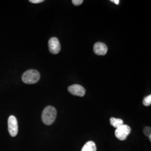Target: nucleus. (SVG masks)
Here are the masks:
<instances>
[{
  "instance_id": "nucleus-1",
  "label": "nucleus",
  "mask_w": 151,
  "mask_h": 151,
  "mask_svg": "<svg viewBox=\"0 0 151 151\" xmlns=\"http://www.w3.org/2000/svg\"><path fill=\"white\" fill-rule=\"evenodd\" d=\"M57 116L56 109L52 106H48L44 109L42 113V121L44 124L49 125L54 123Z\"/></svg>"
},
{
  "instance_id": "nucleus-2",
  "label": "nucleus",
  "mask_w": 151,
  "mask_h": 151,
  "mask_svg": "<svg viewBox=\"0 0 151 151\" xmlns=\"http://www.w3.org/2000/svg\"><path fill=\"white\" fill-rule=\"evenodd\" d=\"M40 75L38 70H29L24 73L22 76V80L27 84H34L40 79Z\"/></svg>"
},
{
  "instance_id": "nucleus-3",
  "label": "nucleus",
  "mask_w": 151,
  "mask_h": 151,
  "mask_svg": "<svg viewBox=\"0 0 151 151\" xmlns=\"http://www.w3.org/2000/svg\"><path fill=\"white\" fill-rule=\"evenodd\" d=\"M131 132V128L129 126L123 124L120 127L117 128L115 131V134L116 137L120 140L126 139L127 137L129 134Z\"/></svg>"
},
{
  "instance_id": "nucleus-4",
  "label": "nucleus",
  "mask_w": 151,
  "mask_h": 151,
  "mask_svg": "<svg viewBox=\"0 0 151 151\" xmlns=\"http://www.w3.org/2000/svg\"><path fill=\"white\" fill-rule=\"evenodd\" d=\"M8 130L11 137H15L18 133V123L16 117L11 115L8 119Z\"/></svg>"
},
{
  "instance_id": "nucleus-5",
  "label": "nucleus",
  "mask_w": 151,
  "mask_h": 151,
  "mask_svg": "<svg viewBox=\"0 0 151 151\" xmlns=\"http://www.w3.org/2000/svg\"><path fill=\"white\" fill-rule=\"evenodd\" d=\"M49 49L50 53L53 54H58L60 50V44L58 38H51L48 42Z\"/></svg>"
},
{
  "instance_id": "nucleus-6",
  "label": "nucleus",
  "mask_w": 151,
  "mask_h": 151,
  "mask_svg": "<svg viewBox=\"0 0 151 151\" xmlns=\"http://www.w3.org/2000/svg\"><path fill=\"white\" fill-rule=\"evenodd\" d=\"M68 91L73 95L82 97L85 95L86 90L82 86L80 85H73L68 88Z\"/></svg>"
},
{
  "instance_id": "nucleus-7",
  "label": "nucleus",
  "mask_w": 151,
  "mask_h": 151,
  "mask_svg": "<svg viewBox=\"0 0 151 151\" xmlns=\"http://www.w3.org/2000/svg\"><path fill=\"white\" fill-rule=\"evenodd\" d=\"M93 51L95 54L99 55H104L108 52V47L105 44L97 42L94 44Z\"/></svg>"
},
{
  "instance_id": "nucleus-8",
  "label": "nucleus",
  "mask_w": 151,
  "mask_h": 151,
  "mask_svg": "<svg viewBox=\"0 0 151 151\" xmlns=\"http://www.w3.org/2000/svg\"><path fill=\"white\" fill-rule=\"evenodd\" d=\"M81 151H96V146L93 141H88L83 146Z\"/></svg>"
},
{
  "instance_id": "nucleus-9",
  "label": "nucleus",
  "mask_w": 151,
  "mask_h": 151,
  "mask_svg": "<svg viewBox=\"0 0 151 151\" xmlns=\"http://www.w3.org/2000/svg\"><path fill=\"white\" fill-rule=\"evenodd\" d=\"M110 124L113 126L114 128H118L122 125L123 124V120L122 119H118V118H111L110 119Z\"/></svg>"
},
{
  "instance_id": "nucleus-10",
  "label": "nucleus",
  "mask_w": 151,
  "mask_h": 151,
  "mask_svg": "<svg viewBox=\"0 0 151 151\" xmlns=\"http://www.w3.org/2000/svg\"><path fill=\"white\" fill-rule=\"evenodd\" d=\"M143 104L145 106H148L150 105H151V95H150L149 96H146L143 101Z\"/></svg>"
},
{
  "instance_id": "nucleus-11",
  "label": "nucleus",
  "mask_w": 151,
  "mask_h": 151,
  "mask_svg": "<svg viewBox=\"0 0 151 151\" xmlns=\"http://www.w3.org/2000/svg\"><path fill=\"white\" fill-rule=\"evenodd\" d=\"M151 129L150 127H146L144 130H143V132L144 134L146 135V136H149V135H151Z\"/></svg>"
},
{
  "instance_id": "nucleus-12",
  "label": "nucleus",
  "mask_w": 151,
  "mask_h": 151,
  "mask_svg": "<svg viewBox=\"0 0 151 151\" xmlns=\"http://www.w3.org/2000/svg\"><path fill=\"white\" fill-rule=\"evenodd\" d=\"M83 2V0H73L72 3L76 6H79L81 5Z\"/></svg>"
},
{
  "instance_id": "nucleus-13",
  "label": "nucleus",
  "mask_w": 151,
  "mask_h": 151,
  "mask_svg": "<svg viewBox=\"0 0 151 151\" xmlns=\"http://www.w3.org/2000/svg\"><path fill=\"white\" fill-rule=\"evenodd\" d=\"M29 2L33 4H39L44 2V0H30Z\"/></svg>"
},
{
  "instance_id": "nucleus-14",
  "label": "nucleus",
  "mask_w": 151,
  "mask_h": 151,
  "mask_svg": "<svg viewBox=\"0 0 151 151\" xmlns=\"http://www.w3.org/2000/svg\"><path fill=\"white\" fill-rule=\"evenodd\" d=\"M111 1L114 2V4H115L116 5H119V0H111Z\"/></svg>"
},
{
  "instance_id": "nucleus-15",
  "label": "nucleus",
  "mask_w": 151,
  "mask_h": 151,
  "mask_svg": "<svg viewBox=\"0 0 151 151\" xmlns=\"http://www.w3.org/2000/svg\"><path fill=\"white\" fill-rule=\"evenodd\" d=\"M148 137H149V138H150V141H151V135H149V136H148Z\"/></svg>"
}]
</instances>
